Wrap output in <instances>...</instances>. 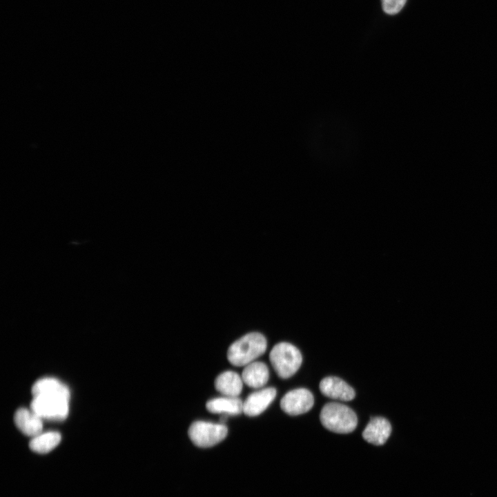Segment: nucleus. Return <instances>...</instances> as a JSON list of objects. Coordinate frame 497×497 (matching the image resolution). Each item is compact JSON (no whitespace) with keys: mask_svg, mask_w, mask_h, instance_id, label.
Wrapping results in <instances>:
<instances>
[{"mask_svg":"<svg viewBox=\"0 0 497 497\" xmlns=\"http://www.w3.org/2000/svg\"><path fill=\"white\" fill-rule=\"evenodd\" d=\"M266 340L262 334L249 333L229 347L227 358L235 366H246L262 355L266 351Z\"/></svg>","mask_w":497,"mask_h":497,"instance_id":"obj_1","label":"nucleus"},{"mask_svg":"<svg viewBox=\"0 0 497 497\" xmlns=\"http://www.w3.org/2000/svg\"><path fill=\"white\" fill-rule=\"evenodd\" d=\"M320 419L326 429L338 433H351L358 424L355 413L350 407L338 402L324 405L320 411Z\"/></svg>","mask_w":497,"mask_h":497,"instance_id":"obj_2","label":"nucleus"},{"mask_svg":"<svg viewBox=\"0 0 497 497\" xmlns=\"http://www.w3.org/2000/svg\"><path fill=\"white\" fill-rule=\"evenodd\" d=\"M269 359L278 376L284 379L293 376L302 362L299 349L288 342L275 344L269 353Z\"/></svg>","mask_w":497,"mask_h":497,"instance_id":"obj_3","label":"nucleus"},{"mask_svg":"<svg viewBox=\"0 0 497 497\" xmlns=\"http://www.w3.org/2000/svg\"><path fill=\"white\" fill-rule=\"evenodd\" d=\"M188 433L195 445L207 448L222 441L227 436L228 429L222 423L199 420L191 424Z\"/></svg>","mask_w":497,"mask_h":497,"instance_id":"obj_4","label":"nucleus"},{"mask_svg":"<svg viewBox=\"0 0 497 497\" xmlns=\"http://www.w3.org/2000/svg\"><path fill=\"white\" fill-rule=\"evenodd\" d=\"M68 400L58 396L34 397L31 410L41 418L63 420L68 413Z\"/></svg>","mask_w":497,"mask_h":497,"instance_id":"obj_5","label":"nucleus"},{"mask_svg":"<svg viewBox=\"0 0 497 497\" xmlns=\"http://www.w3.org/2000/svg\"><path fill=\"white\" fill-rule=\"evenodd\" d=\"M314 398L310 391L304 388L287 392L280 400L281 409L291 416L300 415L309 411L313 406Z\"/></svg>","mask_w":497,"mask_h":497,"instance_id":"obj_6","label":"nucleus"},{"mask_svg":"<svg viewBox=\"0 0 497 497\" xmlns=\"http://www.w3.org/2000/svg\"><path fill=\"white\" fill-rule=\"evenodd\" d=\"M321 393L332 399L342 401H350L355 398L354 389L343 380L337 377L323 378L319 386Z\"/></svg>","mask_w":497,"mask_h":497,"instance_id":"obj_7","label":"nucleus"},{"mask_svg":"<svg viewBox=\"0 0 497 497\" xmlns=\"http://www.w3.org/2000/svg\"><path fill=\"white\" fill-rule=\"evenodd\" d=\"M273 387H268L251 393L243 402V412L248 416H256L262 413L276 396Z\"/></svg>","mask_w":497,"mask_h":497,"instance_id":"obj_8","label":"nucleus"},{"mask_svg":"<svg viewBox=\"0 0 497 497\" xmlns=\"http://www.w3.org/2000/svg\"><path fill=\"white\" fill-rule=\"evenodd\" d=\"M391 433L390 422L382 417H373L362 432L363 438L374 445L384 444Z\"/></svg>","mask_w":497,"mask_h":497,"instance_id":"obj_9","label":"nucleus"},{"mask_svg":"<svg viewBox=\"0 0 497 497\" xmlns=\"http://www.w3.org/2000/svg\"><path fill=\"white\" fill-rule=\"evenodd\" d=\"M14 420L18 429L25 435L34 437L41 433V418L32 410L24 408L18 409L14 414Z\"/></svg>","mask_w":497,"mask_h":497,"instance_id":"obj_10","label":"nucleus"},{"mask_svg":"<svg viewBox=\"0 0 497 497\" xmlns=\"http://www.w3.org/2000/svg\"><path fill=\"white\" fill-rule=\"evenodd\" d=\"M269 378V369L262 362H253L245 366L242 373L243 382L252 388L264 386Z\"/></svg>","mask_w":497,"mask_h":497,"instance_id":"obj_11","label":"nucleus"},{"mask_svg":"<svg viewBox=\"0 0 497 497\" xmlns=\"http://www.w3.org/2000/svg\"><path fill=\"white\" fill-rule=\"evenodd\" d=\"M242 379L237 373L226 371L220 374L215 380L217 391L228 397H237L242 390Z\"/></svg>","mask_w":497,"mask_h":497,"instance_id":"obj_12","label":"nucleus"},{"mask_svg":"<svg viewBox=\"0 0 497 497\" xmlns=\"http://www.w3.org/2000/svg\"><path fill=\"white\" fill-rule=\"evenodd\" d=\"M34 397L37 396H58L70 398L68 389L55 378H43L36 382L32 389Z\"/></svg>","mask_w":497,"mask_h":497,"instance_id":"obj_13","label":"nucleus"},{"mask_svg":"<svg viewBox=\"0 0 497 497\" xmlns=\"http://www.w3.org/2000/svg\"><path fill=\"white\" fill-rule=\"evenodd\" d=\"M206 407L213 413L235 416L243 412V402L237 397L216 398L208 400Z\"/></svg>","mask_w":497,"mask_h":497,"instance_id":"obj_14","label":"nucleus"},{"mask_svg":"<svg viewBox=\"0 0 497 497\" xmlns=\"http://www.w3.org/2000/svg\"><path fill=\"white\" fill-rule=\"evenodd\" d=\"M61 439L59 433L48 431L34 436L29 443L31 450L39 454H46L55 448Z\"/></svg>","mask_w":497,"mask_h":497,"instance_id":"obj_15","label":"nucleus"},{"mask_svg":"<svg viewBox=\"0 0 497 497\" xmlns=\"http://www.w3.org/2000/svg\"><path fill=\"white\" fill-rule=\"evenodd\" d=\"M384 12L389 15L398 14L405 6L407 0H381Z\"/></svg>","mask_w":497,"mask_h":497,"instance_id":"obj_16","label":"nucleus"},{"mask_svg":"<svg viewBox=\"0 0 497 497\" xmlns=\"http://www.w3.org/2000/svg\"><path fill=\"white\" fill-rule=\"evenodd\" d=\"M227 419V416L225 414H223L222 417L220 418V420L222 422H224Z\"/></svg>","mask_w":497,"mask_h":497,"instance_id":"obj_17","label":"nucleus"}]
</instances>
